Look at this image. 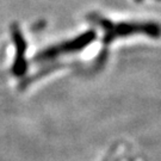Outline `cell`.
<instances>
[{
    "instance_id": "6da1fadb",
    "label": "cell",
    "mask_w": 161,
    "mask_h": 161,
    "mask_svg": "<svg viewBox=\"0 0 161 161\" xmlns=\"http://www.w3.org/2000/svg\"><path fill=\"white\" fill-rule=\"evenodd\" d=\"M91 20L98 24L105 31L104 42L110 43L116 38L127 37L130 35H147L153 38L161 36V26L153 22H122L114 23L109 19L98 16H92Z\"/></svg>"
},
{
    "instance_id": "7a4b0ae2",
    "label": "cell",
    "mask_w": 161,
    "mask_h": 161,
    "mask_svg": "<svg viewBox=\"0 0 161 161\" xmlns=\"http://www.w3.org/2000/svg\"><path fill=\"white\" fill-rule=\"evenodd\" d=\"M97 34L90 30L85 34L78 36L74 40H70L68 42H64L62 44H58L56 47H53L49 48L40 55V58L44 60V58H52L58 56L60 54H64V53H73V52H79L81 49L86 48L90 43H92L93 41L96 40Z\"/></svg>"
},
{
    "instance_id": "3957f363",
    "label": "cell",
    "mask_w": 161,
    "mask_h": 161,
    "mask_svg": "<svg viewBox=\"0 0 161 161\" xmlns=\"http://www.w3.org/2000/svg\"><path fill=\"white\" fill-rule=\"evenodd\" d=\"M135 1H137V3H140V1H143V0H135Z\"/></svg>"
}]
</instances>
